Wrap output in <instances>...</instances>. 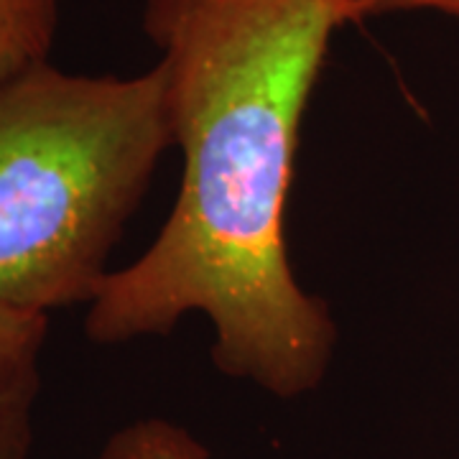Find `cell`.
I'll list each match as a JSON object with an SVG mask.
<instances>
[{"label":"cell","instance_id":"cell-1","mask_svg":"<svg viewBox=\"0 0 459 459\" xmlns=\"http://www.w3.org/2000/svg\"><path fill=\"white\" fill-rule=\"evenodd\" d=\"M344 23L342 0H146L181 184L146 253L92 299V342L164 337L202 314L220 373L281 401L325 383L337 325L296 279L286 212L301 120Z\"/></svg>","mask_w":459,"mask_h":459},{"label":"cell","instance_id":"cell-3","mask_svg":"<svg viewBox=\"0 0 459 459\" xmlns=\"http://www.w3.org/2000/svg\"><path fill=\"white\" fill-rule=\"evenodd\" d=\"M49 314L0 301V459H29Z\"/></svg>","mask_w":459,"mask_h":459},{"label":"cell","instance_id":"cell-2","mask_svg":"<svg viewBox=\"0 0 459 459\" xmlns=\"http://www.w3.org/2000/svg\"><path fill=\"white\" fill-rule=\"evenodd\" d=\"M174 146L164 65L138 77L39 62L0 87V301L92 304Z\"/></svg>","mask_w":459,"mask_h":459},{"label":"cell","instance_id":"cell-5","mask_svg":"<svg viewBox=\"0 0 459 459\" xmlns=\"http://www.w3.org/2000/svg\"><path fill=\"white\" fill-rule=\"evenodd\" d=\"M95 459H212V452L189 429L148 416L110 434Z\"/></svg>","mask_w":459,"mask_h":459},{"label":"cell","instance_id":"cell-4","mask_svg":"<svg viewBox=\"0 0 459 459\" xmlns=\"http://www.w3.org/2000/svg\"><path fill=\"white\" fill-rule=\"evenodd\" d=\"M59 23V0H0V87L47 62Z\"/></svg>","mask_w":459,"mask_h":459},{"label":"cell","instance_id":"cell-6","mask_svg":"<svg viewBox=\"0 0 459 459\" xmlns=\"http://www.w3.org/2000/svg\"><path fill=\"white\" fill-rule=\"evenodd\" d=\"M342 5L347 21L406 13V11H434L459 23V0H342Z\"/></svg>","mask_w":459,"mask_h":459}]
</instances>
